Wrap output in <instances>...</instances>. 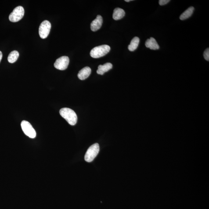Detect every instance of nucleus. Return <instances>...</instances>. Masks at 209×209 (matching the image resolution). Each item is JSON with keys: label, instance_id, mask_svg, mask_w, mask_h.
<instances>
[{"label": "nucleus", "instance_id": "nucleus-1", "mask_svg": "<svg viewBox=\"0 0 209 209\" xmlns=\"http://www.w3.org/2000/svg\"><path fill=\"white\" fill-rule=\"evenodd\" d=\"M59 113L70 125L74 126L77 124V116L74 110L68 108H64L60 109Z\"/></svg>", "mask_w": 209, "mask_h": 209}, {"label": "nucleus", "instance_id": "nucleus-2", "mask_svg": "<svg viewBox=\"0 0 209 209\" xmlns=\"http://www.w3.org/2000/svg\"><path fill=\"white\" fill-rule=\"evenodd\" d=\"M110 50L109 46L103 45L95 47L91 50L90 54L91 57L99 58L105 56L109 53Z\"/></svg>", "mask_w": 209, "mask_h": 209}, {"label": "nucleus", "instance_id": "nucleus-3", "mask_svg": "<svg viewBox=\"0 0 209 209\" xmlns=\"http://www.w3.org/2000/svg\"><path fill=\"white\" fill-rule=\"evenodd\" d=\"M100 150V147L99 144L95 143L90 146L86 153L84 159L86 161L88 162H91L94 160Z\"/></svg>", "mask_w": 209, "mask_h": 209}, {"label": "nucleus", "instance_id": "nucleus-4", "mask_svg": "<svg viewBox=\"0 0 209 209\" xmlns=\"http://www.w3.org/2000/svg\"><path fill=\"white\" fill-rule=\"evenodd\" d=\"M24 11L21 6L17 7L13 10V11L10 14L9 19L12 22H16L22 19L24 16Z\"/></svg>", "mask_w": 209, "mask_h": 209}, {"label": "nucleus", "instance_id": "nucleus-5", "mask_svg": "<svg viewBox=\"0 0 209 209\" xmlns=\"http://www.w3.org/2000/svg\"><path fill=\"white\" fill-rule=\"evenodd\" d=\"M21 127L23 132L29 138H34L36 136V132L35 130L28 122L26 120L22 121Z\"/></svg>", "mask_w": 209, "mask_h": 209}, {"label": "nucleus", "instance_id": "nucleus-6", "mask_svg": "<svg viewBox=\"0 0 209 209\" xmlns=\"http://www.w3.org/2000/svg\"><path fill=\"white\" fill-rule=\"evenodd\" d=\"M51 24L47 20L43 21L39 28V34L41 38L45 39L48 36L51 31Z\"/></svg>", "mask_w": 209, "mask_h": 209}, {"label": "nucleus", "instance_id": "nucleus-7", "mask_svg": "<svg viewBox=\"0 0 209 209\" xmlns=\"http://www.w3.org/2000/svg\"><path fill=\"white\" fill-rule=\"evenodd\" d=\"M70 63V59L67 56H63L58 58L54 64L55 68L60 70H66Z\"/></svg>", "mask_w": 209, "mask_h": 209}, {"label": "nucleus", "instance_id": "nucleus-8", "mask_svg": "<svg viewBox=\"0 0 209 209\" xmlns=\"http://www.w3.org/2000/svg\"><path fill=\"white\" fill-rule=\"evenodd\" d=\"M103 23V19L100 15H98L96 18L92 22L91 24V30L93 31H96L99 30L102 27Z\"/></svg>", "mask_w": 209, "mask_h": 209}, {"label": "nucleus", "instance_id": "nucleus-9", "mask_svg": "<svg viewBox=\"0 0 209 209\" xmlns=\"http://www.w3.org/2000/svg\"><path fill=\"white\" fill-rule=\"evenodd\" d=\"M91 73V69L88 67H85L79 72L77 77L79 79L83 80L89 77Z\"/></svg>", "mask_w": 209, "mask_h": 209}, {"label": "nucleus", "instance_id": "nucleus-10", "mask_svg": "<svg viewBox=\"0 0 209 209\" xmlns=\"http://www.w3.org/2000/svg\"><path fill=\"white\" fill-rule=\"evenodd\" d=\"M145 46L146 47L150 48L153 50H156L159 49V46L156 40L153 37L148 39L145 42Z\"/></svg>", "mask_w": 209, "mask_h": 209}, {"label": "nucleus", "instance_id": "nucleus-11", "mask_svg": "<svg viewBox=\"0 0 209 209\" xmlns=\"http://www.w3.org/2000/svg\"><path fill=\"white\" fill-rule=\"evenodd\" d=\"M113 68V65L110 63H106L103 65H99L96 72L98 74L103 75Z\"/></svg>", "mask_w": 209, "mask_h": 209}, {"label": "nucleus", "instance_id": "nucleus-12", "mask_svg": "<svg viewBox=\"0 0 209 209\" xmlns=\"http://www.w3.org/2000/svg\"><path fill=\"white\" fill-rule=\"evenodd\" d=\"M125 15L124 10L120 8H116L113 11V18L115 20H118L122 18Z\"/></svg>", "mask_w": 209, "mask_h": 209}, {"label": "nucleus", "instance_id": "nucleus-13", "mask_svg": "<svg viewBox=\"0 0 209 209\" xmlns=\"http://www.w3.org/2000/svg\"><path fill=\"white\" fill-rule=\"evenodd\" d=\"M194 9V8L193 7L191 6L188 8L186 10L181 14L180 16V19L181 20H184L188 19L191 16Z\"/></svg>", "mask_w": 209, "mask_h": 209}, {"label": "nucleus", "instance_id": "nucleus-14", "mask_svg": "<svg viewBox=\"0 0 209 209\" xmlns=\"http://www.w3.org/2000/svg\"><path fill=\"white\" fill-rule=\"evenodd\" d=\"M139 43V38L138 37H134L131 41V43L128 46V49L132 52L135 51L138 48Z\"/></svg>", "mask_w": 209, "mask_h": 209}, {"label": "nucleus", "instance_id": "nucleus-15", "mask_svg": "<svg viewBox=\"0 0 209 209\" xmlns=\"http://www.w3.org/2000/svg\"><path fill=\"white\" fill-rule=\"evenodd\" d=\"M19 56V52L17 51H12L8 57V61L9 63H13L17 60Z\"/></svg>", "mask_w": 209, "mask_h": 209}, {"label": "nucleus", "instance_id": "nucleus-16", "mask_svg": "<svg viewBox=\"0 0 209 209\" xmlns=\"http://www.w3.org/2000/svg\"><path fill=\"white\" fill-rule=\"evenodd\" d=\"M203 56L205 59L206 60L209 61V48H207L206 50L204 51L203 53Z\"/></svg>", "mask_w": 209, "mask_h": 209}, {"label": "nucleus", "instance_id": "nucleus-17", "mask_svg": "<svg viewBox=\"0 0 209 209\" xmlns=\"http://www.w3.org/2000/svg\"><path fill=\"white\" fill-rule=\"evenodd\" d=\"M170 1V0H160L159 4L160 5H164L168 3Z\"/></svg>", "mask_w": 209, "mask_h": 209}, {"label": "nucleus", "instance_id": "nucleus-18", "mask_svg": "<svg viewBox=\"0 0 209 209\" xmlns=\"http://www.w3.org/2000/svg\"><path fill=\"white\" fill-rule=\"evenodd\" d=\"M2 52H1V51H0V63H1V60H2Z\"/></svg>", "mask_w": 209, "mask_h": 209}, {"label": "nucleus", "instance_id": "nucleus-19", "mask_svg": "<svg viewBox=\"0 0 209 209\" xmlns=\"http://www.w3.org/2000/svg\"><path fill=\"white\" fill-rule=\"evenodd\" d=\"M125 1H126V2H130V1H131V0H125Z\"/></svg>", "mask_w": 209, "mask_h": 209}]
</instances>
